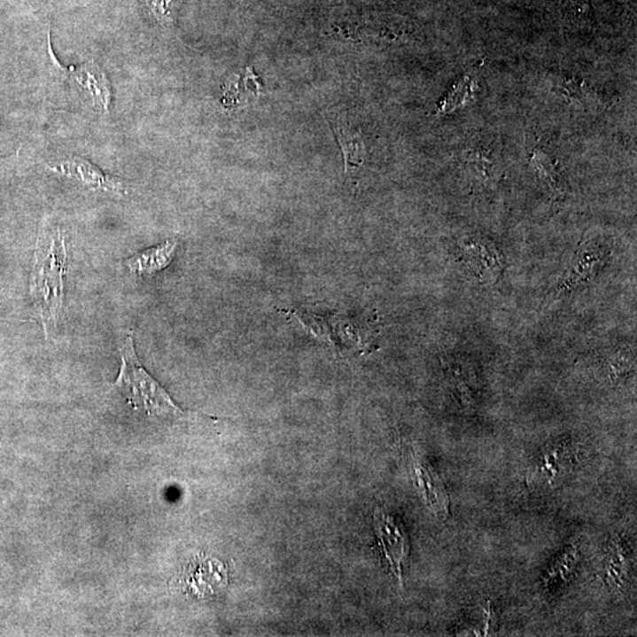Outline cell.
<instances>
[{"label": "cell", "mask_w": 637, "mask_h": 637, "mask_svg": "<svg viewBox=\"0 0 637 637\" xmlns=\"http://www.w3.org/2000/svg\"><path fill=\"white\" fill-rule=\"evenodd\" d=\"M66 261V241L60 230L44 231L35 249L31 293L46 330L55 326L63 306Z\"/></svg>", "instance_id": "1"}, {"label": "cell", "mask_w": 637, "mask_h": 637, "mask_svg": "<svg viewBox=\"0 0 637 637\" xmlns=\"http://www.w3.org/2000/svg\"><path fill=\"white\" fill-rule=\"evenodd\" d=\"M122 366L115 389L122 391L128 403L147 417L179 419L187 414L172 400L169 393L142 366L135 353L133 338L128 337L120 350Z\"/></svg>", "instance_id": "2"}, {"label": "cell", "mask_w": 637, "mask_h": 637, "mask_svg": "<svg viewBox=\"0 0 637 637\" xmlns=\"http://www.w3.org/2000/svg\"><path fill=\"white\" fill-rule=\"evenodd\" d=\"M373 523L383 556L400 587H403L404 567L410 554V540L407 529L400 519L383 509H376Z\"/></svg>", "instance_id": "3"}, {"label": "cell", "mask_w": 637, "mask_h": 637, "mask_svg": "<svg viewBox=\"0 0 637 637\" xmlns=\"http://www.w3.org/2000/svg\"><path fill=\"white\" fill-rule=\"evenodd\" d=\"M52 59L55 64L63 70L64 74L73 78L81 88V90L90 99L92 108L98 113H108L110 103H112V87L106 74L103 73L101 67L91 60L81 66H71L69 69L59 66L57 63L55 56L51 53Z\"/></svg>", "instance_id": "4"}, {"label": "cell", "mask_w": 637, "mask_h": 637, "mask_svg": "<svg viewBox=\"0 0 637 637\" xmlns=\"http://www.w3.org/2000/svg\"><path fill=\"white\" fill-rule=\"evenodd\" d=\"M55 173L76 180L78 183L96 190L109 191V193H126V184L116 177L106 175L87 159L80 158L67 159L66 161L57 163L51 167Z\"/></svg>", "instance_id": "5"}, {"label": "cell", "mask_w": 637, "mask_h": 637, "mask_svg": "<svg viewBox=\"0 0 637 637\" xmlns=\"http://www.w3.org/2000/svg\"><path fill=\"white\" fill-rule=\"evenodd\" d=\"M415 472L417 476L419 489L423 491L427 504L437 517L447 518L450 511V497L443 480L432 468L422 462H416Z\"/></svg>", "instance_id": "6"}, {"label": "cell", "mask_w": 637, "mask_h": 637, "mask_svg": "<svg viewBox=\"0 0 637 637\" xmlns=\"http://www.w3.org/2000/svg\"><path fill=\"white\" fill-rule=\"evenodd\" d=\"M176 248L177 242L175 240L166 241L158 247L149 248L128 260V268L136 276H151L170 265L174 255H175Z\"/></svg>", "instance_id": "7"}, {"label": "cell", "mask_w": 637, "mask_h": 637, "mask_svg": "<svg viewBox=\"0 0 637 637\" xmlns=\"http://www.w3.org/2000/svg\"><path fill=\"white\" fill-rule=\"evenodd\" d=\"M629 562L621 540H613L604 560V581L614 590H621L627 583Z\"/></svg>", "instance_id": "8"}, {"label": "cell", "mask_w": 637, "mask_h": 637, "mask_svg": "<svg viewBox=\"0 0 637 637\" xmlns=\"http://www.w3.org/2000/svg\"><path fill=\"white\" fill-rule=\"evenodd\" d=\"M332 129L336 133L338 144L343 151L346 173L350 174L352 170L361 168L364 165L366 155L364 138L358 131L341 126V124L333 126Z\"/></svg>", "instance_id": "9"}, {"label": "cell", "mask_w": 637, "mask_h": 637, "mask_svg": "<svg viewBox=\"0 0 637 637\" xmlns=\"http://www.w3.org/2000/svg\"><path fill=\"white\" fill-rule=\"evenodd\" d=\"M579 563V553L578 547H569L564 553L554 562V564L548 569L544 575V588H556L562 583L571 578L572 572L576 571Z\"/></svg>", "instance_id": "10"}, {"label": "cell", "mask_w": 637, "mask_h": 637, "mask_svg": "<svg viewBox=\"0 0 637 637\" xmlns=\"http://www.w3.org/2000/svg\"><path fill=\"white\" fill-rule=\"evenodd\" d=\"M567 458L568 451H565L563 447L550 448L540 459L533 473L539 477V479L553 483L562 473H564V469L567 468Z\"/></svg>", "instance_id": "11"}, {"label": "cell", "mask_w": 637, "mask_h": 637, "mask_svg": "<svg viewBox=\"0 0 637 637\" xmlns=\"http://www.w3.org/2000/svg\"><path fill=\"white\" fill-rule=\"evenodd\" d=\"M530 161H532V165L539 174L540 180L544 181L551 190L555 191L560 190V180H558L556 167H555L553 159L546 152L542 151H533Z\"/></svg>", "instance_id": "12"}, {"label": "cell", "mask_w": 637, "mask_h": 637, "mask_svg": "<svg viewBox=\"0 0 637 637\" xmlns=\"http://www.w3.org/2000/svg\"><path fill=\"white\" fill-rule=\"evenodd\" d=\"M177 0H152L151 10L159 20H169L173 17Z\"/></svg>", "instance_id": "13"}, {"label": "cell", "mask_w": 637, "mask_h": 637, "mask_svg": "<svg viewBox=\"0 0 637 637\" xmlns=\"http://www.w3.org/2000/svg\"><path fill=\"white\" fill-rule=\"evenodd\" d=\"M571 7L578 12L579 16L582 18L590 17V5L588 0H571Z\"/></svg>", "instance_id": "14"}]
</instances>
